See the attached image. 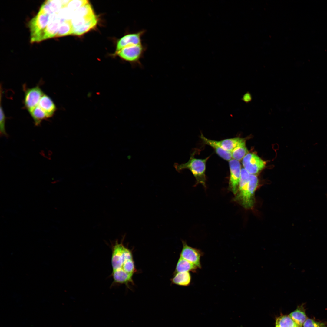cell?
I'll use <instances>...</instances> for the list:
<instances>
[{
	"instance_id": "obj_1",
	"label": "cell",
	"mask_w": 327,
	"mask_h": 327,
	"mask_svg": "<svg viewBox=\"0 0 327 327\" xmlns=\"http://www.w3.org/2000/svg\"><path fill=\"white\" fill-rule=\"evenodd\" d=\"M259 180L257 176L250 174L248 183L245 187L238 190L235 195V201L245 208L252 209L254 205L255 192Z\"/></svg>"
},
{
	"instance_id": "obj_2",
	"label": "cell",
	"mask_w": 327,
	"mask_h": 327,
	"mask_svg": "<svg viewBox=\"0 0 327 327\" xmlns=\"http://www.w3.org/2000/svg\"><path fill=\"white\" fill-rule=\"evenodd\" d=\"M194 153H193L191 155L189 160L187 163L176 165L175 167L179 171L186 169H189L195 177L197 182L204 186L205 185L206 180V163L209 157L204 159L197 158L194 157Z\"/></svg>"
},
{
	"instance_id": "obj_3",
	"label": "cell",
	"mask_w": 327,
	"mask_h": 327,
	"mask_svg": "<svg viewBox=\"0 0 327 327\" xmlns=\"http://www.w3.org/2000/svg\"><path fill=\"white\" fill-rule=\"evenodd\" d=\"M147 49V46L143 43L131 45L124 48L116 52V53L122 59L133 66H141L140 61Z\"/></svg>"
},
{
	"instance_id": "obj_4",
	"label": "cell",
	"mask_w": 327,
	"mask_h": 327,
	"mask_svg": "<svg viewBox=\"0 0 327 327\" xmlns=\"http://www.w3.org/2000/svg\"><path fill=\"white\" fill-rule=\"evenodd\" d=\"M116 240L112 244L111 262L112 271L121 270L124 264L129 260L133 259L132 253L123 244Z\"/></svg>"
},
{
	"instance_id": "obj_5",
	"label": "cell",
	"mask_w": 327,
	"mask_h": 327,
	"mask_svg": "<svg viewBox=\"0 0 327 327\" xmlns=\"http://www.w3.org/2000/svg\"><path fill=\"white\" fill-rule=\"evenodd\" d=\"M24 88V107L30 113L38 105L44 93L38 85L30 88Z\"/></svg>"
},
{
	"instance_id": "obj_6",
	"label": "cell",
	"mask_w": 327,
	"mask_h": 327,
	"mask_svg": "<svg viewBox=\"0 0 327 327\" xmlns=\"http://www.w3.org/2000/svg\"><path fill=\"white\" fill-rule=\"evenodd\" d=\"M244 168L250 174L256 175L265 167L266 162L258 155L248 153L242 160Z\"/></svg>"
},
{
	"instance_id": "obj_7",
	"label": "cell",
	"mask_w": 327,
	"mask_h": 327,
	"mask_svg": "<svg viewBox=\"0 0 327 327\" xmlns=\"http://www.w3.org/2000/svg\"><path fill=\"white\" fill-rule=\"evenodd\" d=\"M229 164L230 171L229 189L235 195L239 188L241 165L239 161L232 159L229 161Z\"/></svg>"
},
{
	"instance_id": "obj_8",
	"label": "cell",
	"mask_w": 327,
	"mask_h": 327,
	"mask_svg": "<svg viewBox=\"0 0 327 327\" xmlns=\"http://www.w3.org/2000/svg\"><path fill=\"white\" fill-rule=\"evenodd\" d=\"M183 247L180 257L195 265L198 268H201L200 258L203 253L200 249L188 246L187 243L182 241Z\"/></svg>"
},
{
	"instance_id": "obj_9",
	"label": "cell",
	"mask_w": 327,
	"mask_h": 327,
	"mask_svg": "<svg viewBox=\"0 0 327 327\" xmlns=\"http://www.w3.org/2000/svg\"><path fill=\"white\" fill-rule=\"evenodd\" d=\"M50 15L39 11L37 15L30 21L29 27L31 32V38L43 30L49 21Z\"/></svg>"
},
{
	"instance_id": "obj_10",
	"label": "cell",
	"mask_w": 327,
	"mask_h": 327,
	"mask_svg": "<svg viewBox=\"0 0 327 327\" xmlns=\"http://www.w3.org/2000/svg\"><path fill=\"white\" fill-rule=\"evenodd\" d=\"M146 31L142 29L139 31L128 33L120 38L116 45L117 52L124 48L131 45H137L143 43L142 37Z\"/></svg>"
},
{
	"instance_id": "obj_11",
	"label": "cell",
	"mask_w": 327,
	"mask_h": 327,
	"mask_svg": "<svg viewBox=\"0 0 327 327\" xmlns=\"http://www.w3.org/2000/svg\"><path fill=\"white\" fill-rule=\"evenodd\" d=\"M200 137L205 144L212 147L217 154L220 157L228 161L232 159L231 152L224 149L220 145L218 141L208 139L204 137L202 134Z\"/></svg>"
},
{
	"instance_id": "obj_12",
	"label": "cell",
	"mask_w": 327,
	"mask_h": 327,
	"mask_svg": "<svg viewBox=\"0 0 327 327\" xmlns=\"http://www.w3.org/2000/svg\"><path fill=\"white\" fill-rule=\"evenodd\" d=\"M38 105L46 113L48 118L53 116L57 110L56 106L52 100L45 94Z\"/></svg>"
},
{
	"instance_id": "obj_13",
	"label": "cell",
	"mask_w": 327,
	"mask_h": 327,
	"mask_svg": "<svg viewBox=\"0 0 327 327\" xmlns=\"http://www.w3.org/2000/svg\"><path fill=\"white\" fill-rule=\"evenodd\" d=\"M245 141L244 139L235 137L225 139L218 142L224 149L231 152L236 147L245 143Z\"/></svg>"
},
{
	"instance_id": "obj_14",
	"label": "cell",
	"mask_w": 327,
	"mask_h": 327,
	"mask_svg": "<svg viewBox=\"0 0 327 327\" xmlns=\"http://www.w3.org/2000/svg\"><path fill=\"white\" fill-rule=\"evenodd\" d=\"M133 275L123 270L112 272L111 274L114 283L124 284L127 286L129 283H133Z\"/></svg>"
},
{
	"instance_id": "obj_15",
	"label": "cell",
	"mask_w": 327,
	"mask_h": 327,
	"mask_svg": "<svg viewBox=\"0 0 327 327\" xmlns=\"http://www.w3.org/2000/svg\"><path fill=\"white\" fill-rule=\"evenodd\" d=\"M198 268L194 264L180 257L174 273L175 274L178 272H196Z\"/></svg>"
},
{
	"instance_id": "obj_16",
	"label": "cell",
	"mask_w": 327,
	"mask_h": 327,
	"mask_svg": "<svg viewBox=\"0 0 327 327\" xmlns=\"http://www.w3.org/2000/svg\"><path fill=\"white\" fill-rule=\"evenodd\" d=\"M191 276L189 272H178L174 274L171 279L172 283L179 286H189L191 281Z\"/></svg>"
},
{
	"instance_id": "obj_17",
	"label": "cell",
	"mask_w": 327,
	"mask_h": 327,
	"mask_svg": "<svg viewBox=\"0 0 327 327\" xmlns=\"http://www.w3.org/2000/svg\"><path fill=\"white\" fill-rule=\"evenodd\" d=\"M36 126H38L41 122L48 118L46 113L38 105L29 113Z\"/></svg>"
},
{
	"instance_id": "obj_18",
	"label": "cell",
	"mask_w": 327,
	"mask_h": 327,
	"mask_svg": "<svg viewBox=\"0 0 327 327\" xmlns=\"http://www.w3.org/2000/svg\"><path fill=\"white\" fill-rule=\"evenodd\" d=\"M97 23V19L96 17L83 25L73 28V34L77 35H82L94 28Z\"/></svg>"
},
{
	"instance_id": "obj_19",
	"label": "cell",
	"mask_w": 327,
	"mask_h": 327,
	"mask_svg": "<svg viewBox=\"0 0 327 327\" xmlns=\"http://www.w3.org/2000/svg\"><path fill=\"white\" fill-rule=\"evenodd\" d=\"M73 27L71 20L66 19L59 26L56 37L65 36L73 34Z\"/></svg>"
},
{
	"instance_id": "obj_20",
	"label": "cell",
	"mask_w": 327,
	"mask_h": 327,
	"mask_svg": "<svg viewBox=\"0 0 327 327\" xmlns=\"http://www.w3.org/2000/svg\"><path fill=\"white\" fill-rule=\"evenodd\" d=\"M275 327H300L289 316L283 315L276 320Z\"/></svg>"
},
{
	"instance_id": "obj_21",
	"label": "cell",
	"mask_w": 327,
	"mask_h": 327,
	"mask_svg": "<svg viewBox=\"0 0 327 327\" xmlns=\"http://www.w3.org/2000/svg\"><path fill=\"white\" fill-rule=\"evenodd\" d=\"M300 327H302L307 319L305 312L299 308H298L289 315Z\"/></svg>"
},
{
	"instance_id": "obj_22",
	"label": "cell",
	"mask_w": 327,
	"mask_h": 327,
	"mask_svg": "<svg viewBox=\"0 0 327 327\" xmlns=\"http://www.w3.org/2000/svg\"><path fill=\"white\" fill-rule=\"evenodd\" d=\"M245 144V143L239 145L231 152L232 159L239 161L248 153Z\"/></svg>"
},
{
	"instance_id": "obj_23",
	"label": "cell",
	"mask_w": 327,
	"mask_h": 327,
	"mask_svg": "<svg viewBox=\"0 0 327 327\" xmlns=\"http://www.w3.org/2000/svg\"><path fill=\"white\" fill-rule=\"evenodd\" d=\"M95 15L92 7L89 2L74 11V17H89Z\"/></svg>"
},
{
	"instance_id": "obj_24",
	"label": "cell",
	"mask_w": 327,
	"mask_h": 327,
	"mask_svg": "<svg viewBox=\"0 0 327 327\" xmlns=\"http://www.w3.org/2000/svg\"><path fill=\"white\" fill-rule=\"evenodd\" d=\"M1 89H0V135L7 137L8 135L6 132L5 124L6 117L4 114L3 107L1 104L2 97Z\"/></svg>"
},
{
	"instance_id": "obj_25",
	"label": "cell",
	"mask_w": 327,
	"mask_h": 327,
	"mask_svg": "<svg viewBox=\"0 0 327 327\" xmlns=\"http://www.w3.org/2000/svg\"><path fill=\"white\" fill-rule=\"evenodd\" d=\"M88 3V1L86 0H70L67 7L70 9L75 11Z\"/></svg>"
},
{
	"instance_id": "obj_26",
	"label": "cell",
	"mask_w": 327,
	"mask_h": 327,
	"mask_svg": "<svg viewBox=\"0 0 327 327\" xmlns=\"http://www.w3.org/2000/svg\"><path fill=\"white\" fill-rule=\"evenodd\" d=\"M303 325V327H325L322 323L310 319H306Z\"/></svg>"
},
{
	"instance_id": "obj_27",
	"label": "cell",
	"mask_w": 327,
	"mask_h": 327,
	"mask_svg": "<svg viewBox=\"0 0 327 327\" xmlns=\"http://www.w3.org/2000/svg\"><path fill=\"white\" fill-rule=\"evenodd\" d=\"M251 99V96L249 93L245 94L242 98L243 100L246 102H248L250 101Z\"/></svg>"
}]
</instances>
